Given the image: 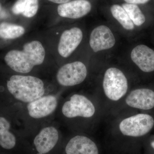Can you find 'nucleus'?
Masks as SVG:
<instances>
[{"instance_id":"1","label":"nucleus","mask_w":154,"mask_h":154,"mask_svg":"<svg viewBox=\"0 0 154 154\" xmlns=\"http://www.w3.org/2000/svg\"><path fill=\"white\" fill-rule=\"evenodd\" d=\"M59 104L57 94H49L26 104L21 110L23 134L25 137L52 122Z\"/></svg>"},{"instance_id":"2","label":"nucleus","mask_w":154,"mask_h":154,"mask_svg":"<svg viewBox=\"0 0 154 154\" xmlns=\"http://www.w3.org/2000/svg\"><path fill=\"white\" fill-rule=\"evenodd\" d=\"M7 87L20 105V110L28 103L49 94L46 93L43 81L33 76L14 75L7 82Z\"/></svg>"},{"instance_id":"3","label":"nucleus","mask_w":154,"mask_h":154,"mask_svg":"<svg viewBox=\"0 0 154 154\" xmlns=\"http://www.w3.org/2000/svg\"><path fill=\"white\" fill-rule=\"evenodd\" d=\"M45 52L40 42L33 41L24 45L22 50H13L6 54V64L14 71L27 74L43 63Z\"/></svg>"},{"instance_id":"4","label":"nucleus","mask_w":154,"mask_h":154,"mask_svg":"<svg viewBox=\"0 0 154 154\" xmlns=\"http://www.w3.org/2000/svg\"><path fill=\"white\" fill-rule=\"evenodd\" d=\"M32 136L30 150L33 154H51L58 146L60 134L52 122L42 127Z\"/></svg>"},{"instance_id":"5","label":"nucleus","mask_w":154,"mask_h":154,"mask_svg":"<svg viewBox=\"0 0 154 154\" xmlns=\"http://www.w3.org/2000/svg\"><path fill=\"white\" fill-rule=\"evenodd\" d=\"M60 112L62 116L69 119L89 118L94 115L96 109L93 102L85 96L75 94L63 102Z\"/></svg>"},{"instance_id":"6","label":"nucleus","mask_w":154,"mask_h":154,"mask_svg":"<svg viewBox=\"0 0 154 154\" xmlns=\"http://www.w3.org/2000/svg\"><path fill=\"white\" fill-rule=\"evenodd\" d=\"M103 88L105 95L108 99L112 101H118L127 92V79L119 69L115 67L109 68L104 74Z\"/></svg>"},{"instance_id":"7","label":"nucleus","mask_w":154,"mask_h":154,"mask_svg":"<svg viewBox=\"0 0 154 154\" xmlns=\"http://www.w3.org/2000/svg\"><path fill=\"white\" fill-rule=\"evenodd\" d=\"M154 125L151 116L140 113L125 119L119 124V128L124 135L138 137L149 132Z\"/></svg>"},{"instance_id":"8","label":"nucleus","mask_w":154,"mask_h":154,"mask_svg":"<svg viewBox=\"0 0 154 154\" xmlns=\"http://www.w3.org/2000/svg\"><path fill=\"white\" fill-rule=\"evenodd\" d=\"M88 70L85 64L81 61L67 63L57 71L56 80L63 87H72L79 85L87 78Z\"/></svg>"},{"instance_id":"9","label":"nucleus","mask_w":154,"mask_h":154,"mask_svg":"<svg viewBox=\"0 0 154 154\" xmlns=\"http://www.w3.org/2000/svg\"><path fill=\"white\" fill-rule=\"evenodd\" d=\"M91 49L95 52L112 48L116 43L115 36L110 28L102 25L91 32L89 40Z\"/></svg>"},{"instance_id":"10","label":"nucleus","mask_w":154,"mask_h":154,"mask_svg":"<svg viewBox=\"0 0 154 154\" xmlns=\"http://www.w3.org/2000/svg\"><path fill=\"white\" fill-rule=\"evenodd\" d=\"M82 39L83 32L79 28L74 27L65 30L59 42V53L62 57H69L79 46Z\"/></svg>"},{"instance_id":"11","label":"nucleus","mask_w":154,"mask_h":154,"mask_svg":"<svg viewBox=\"0 0 154 154\" xmlns=\"http://www.w3.org/2000/svg\"><path fill=\"white\" fill-rule=\"evenodd\" d=\"M91 8V3L88 0H73L59 5L57 11L61 17L78 19L89 14Z\"/></svg>"},{"instance_id":"12","label":"nucleus","mask_w":154,"mask_h":154,"mask_svg":"<svg viewBox=\"0 0 154 154\" xmlns=\"http://www.w3.org/2000/svg\"><path fill=\"white\" fill-rule=\"evenodd\" d=\"M131 60L141 70L145 72L154 71V51L141 44L135 47L131 53Z\"/></svg>"},{"instance_id":"13","label":"nucleus","mask_w":154,"mask_h":154,"mask_svg":"<svg viewBox=\"0 0 154 154\" xmlns=\"http://www.w3.org/2000/svg\"><path fill=\"white\" fill-rule=\"evenodd\" d=\"M125 102L133 108L150 110L154 107V91L146 88L136 89L130 93Z\"/></svg>"},{"instance_id":"14","label":"nucleus","mask_w":154,"mask_h":154,"mask_svg":"<svg viewBox=\"0 0 154 154\" xmlns=\"http://www.w3.org/2000/svg\"><path fill=\"white\" fill-rule=\"evenodd\" d=\"M65 154H99L96 143L91 139L78 135L71 138L65 147Z\"/></svg>"},{"instance_id":"15","label":"nucleus","mask_w":154,"mask_h":154,"mask_svg":"<svg viewBox=\"0 0 154 154\" xmlns=\"http://www.w3.org/2000/svg\"><path fill=\"white\" fill-rule=\"evenodd\" d=\"M11 130V123L0 116V146L5 149L11 150L17 146V137Z\"/></svg>"},{"instance_id":"16","label":"nucleus","mask_w":154,"mask_h":154,"mask_svg":"<svg viewBox=\"0 0 154 154\" xmlns=\"http://www.w3.org/2000/svg\"><path fill=\"white\" fill-rule=\"evenodd\" d=\"M38 8V0H18L12 11L15 15L22 14L27 18H31L36 15Z\"/></svg>"},{"instance_id":"17","label":"nucleus","mask_w":154,"mask_h":154,"mask_svg":"<svg viewBox=\"0 0 154 154\" xmlns=\"http://www.w3.org/2000/svg\"><path fill=\"white\" fill-rule=\"evenodd\" d=\"M25 29L20 25L3 22L0 24V37L4 39H15L22 36Z\"/></svg>"},{"instance_id":"18","label":"nucleus","mask_w":154,"mask_h":154,"mask_svg":"<svg viewBox=\"0 0 154 154\" xmlns=\"http://www.w3.org/2000/svg\"><path fill=\"white\" fill-rule=\"evenodd\" d=\"M110 10L113 17L124 29L129 30L134 29V24L122 6L114 5L110 7Z\"/></svg>"},{"instance_id":"19","label":"nucleus","mask_w":154,"mask_h":154,"mask_svg":"<svg viewBox=\"0 0 154 154\" xmlns=\"http://www.w3.org/2000/svg\"><path fill=\"white\" fill-rule=\"evenodd\" d=\"M122 7L134 25L140 26L145 23V17L137 5L125 3L122 5Z\"/></svg>"},{"instance_id":"20","label":"nucleus","mask_w":154,"mask_h":154,"mask_svg":"<svg viewBox=\"0 0 154 154\" xmlns=\"http://www.w3.org/2000/svg\"><path fill=\"white\" fill-rule=\"evenodd\" d=\"M125 2L128 4H134V5H141L148 2L150 0H124Z\"/></svg>"},{"instance_id":"21","label":"nucleus","mask_w":154,"mask_h":154,"mask_svg":"<svg viewBox=\"0 0 154 154\" xmlns=\"http://www.w3.org/2000/svg\"><path fill=\"white\" fill-rule=\"evenodd\" d=\"M48 1L51 2L52 3H55V4L61 5V4L68 2H70L71 0H48Z\"/></svg>"},{"instance_id":"22","label":"nucleus","mask_w":154,"mask_h":154,"mask_svg":"<svg viewBox=\"0 0 154 154\" xmlns=\"http://www.w3.org/2000/svg\"><path fill=\"white\" fill-rule=\"evenodd\" d=\"M151 146H152V147L154 149V141L152 142Z\"/></svg>"},{"instance_id":"23","label":"nucleus","mask_w":154,"mask_h":154,"mask_svg":"<svg viewBox=\"0 0 154 154\" xmlns=\"http://www.w3.org/2000/svg\"><path fill=\"white\" fill-rule=\"evenodd\" d=\"M1 8H2V6H1V4H0V11H1Z\"/></svg>"}]
</instances>
